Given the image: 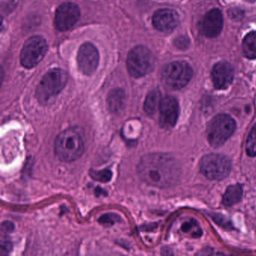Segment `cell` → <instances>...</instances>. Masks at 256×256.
<instances>
[{"mask_svg": "<svg viewBox=\"0 0 256 256\" xmlns=\"http://www.w3.org/2000/svg\"><path fill=\"white\" fill-rule=\"evenodd\" d=\"M47 42L41 36H32L25 42L20 53V62L26 68H34L38 65L46 55Z\"/></svg>", "mask_w": 256, "mask_h": 256, "instance_id": "ba28073f", "label": "cell"}, {"mask_svg": "<svg viewBox=\"0 0 256 256\" xmlns=\"http://www.w3.org/2000/svg\"><path fill=\"white\" fill-rule=\"evenodd\" d=\"M84 148L83 138L73 128L61 132L55 140V154L62 162L76 161L83 155Z\"/></svg>", "mask_w": 256, "mask_h": 256, "instance_id": "7a4b0ae2", "label": "cell"}, {"mask_svg": "<svg viewBox=\"0 0 256 256\" xmlns=\"http://www.w3.org/2000/svg\"><path fill=\"white\" fill-rule=\"evenodd\" d=\"M138 174L149 185L166 188L176 184L180 170L176 161L170 156L151 154L140 158L138 164Z\"/></svg>", "mask_w": 256, "mask_h": 256, "instance_id": "6da1fadb", "label": "cell"}, {"mask_svg": "<svg viewBox=\"0 0 256 256\" xmlns=\"http://www.w3.org/2000/svg\"><path fill=\"white\" fill-rule=\"evenodd\" d=\"M120 221V217L115 214H107L100 218V222L104 224H113Z\"/></svg>", "mask_w": 256, "mask_h": 256, "instance_id": "7402d4cb", "label": "cell"}, {"mask_svg": "<svg viewBox=\"0 0 256 256\" xmlns=\"http://www.w3.org/2000/svg\"><path fill=\"white\" fill-rule=\"evenodd\" d=\"M160 92L157 90L151 91L146 96V100L144 102V108L145 112L149 115H152L156 112L160 107Z\"/></svg>", "mask_w": 256, "mask_h": 256, "instance_id": "e0dca14e", "label": "cell"}, {"mask_svg": "<svg viewBox=\"0 0 256 256\" xmlns=\"http://www.w3.org/2000/svg\"><path fill=\"white\" fill-rule=\"evenodd\" d=\"M126 65L128 72L132 76L142 77L150 72L154 68V56L146 48L138 46L128 54Z\"/></svg>", "mask_w": 256, "mask_h": 256, "instance_id": "5b68a950", "label": "cell"}, {"mask_svg": "<svg viewBox=\"0 0 256 256\" xmlns=\"http://www.w3.org/2000/svg\"><path fill=\"white\" fill-rule=\"evenodd\" d=\"M242 52L248 59L256 58V32H251L246 36L242 41Z\"/></svg>", "mask_w": 256, "mask_h": 256, "instance_id": "2e32d148", "label": "cell"}, {"mask_svg": "<svg viewBox=\"0 0 256 256\" xmlns=\"http://www.w3.org/2000/svg\"><path fill=\"white\" fill-rule=\"evenodd\" d=\"M191 66L184 61L168 65L162 72V80L166 86L172 90L182 89L192 77Z\"/></svg>", "mask_w": 256, "mask_h": 256, "instance_id": "8992f818", "label": "cell"}, {"mask_svg": "<svg viewBox=\"0 0 256 256\" xmlns=\"http://www.w3.org/2000/svg\"><path fill=\"white\" fill-rule=\"evenodd\" d=\"M230 168V160L221 154H209L202 157L200 161V172L210 180L224 179L228 176Z\"/></svg>", "mask_w": 256, "mask_h": 256, "instance_id": "52a82bcc", "label": "cell"}, {"mask_svg": "<svg viewBox=\"0 0 256 256\" xmlns=\"http://www.w3.org/2000/svg\"><path fill=\"white\" fill-rule=\"evenodd\" d=\"M223 26V18L221 12L215 8L205 14L202 22V31L208 38H216L220 35Z\"/></svg>", "mask_w": 256, "mask_h": 256, "instance_id": "5bb4252c", "label": "cell"}, {"mask_svg": "<svg viewBox=\"0 0 256 256\" xmlns=\"http://www.w3.org/2000/svg\"><path fill=\"white\" fill-rule=\"evenodd\" d=\"M182 230L194 238H198L202 235V230H200L197 222L194 220H190V222L184 223L182 226Z\"/></svg>", "mask_w": 256, "mask_h": 256, "instance_id": "ffe728a7", "label": "cell"}, {"mask_svg": "<svg viewBox=\"0 0 256 256\" xmlns=\"http://www.w3.org/2000/svg\"><path fill=\"white\" fill-rule=\"evenodd\" d=\"M211 78L216 89H226L232 84L233 82V68L228 62H218L212 68Z\"/></svg>", "mask_w": 256, "mask_h": 256, "instance_id": "4fadbf2b", "label": "cell"}, {"mask_svg": "<svg viewBox=\"0 0 256 256\" xmlns=\"http://www.w3.org/2000/svg\"><path fill=\"white\" fill-rule=\"evenodd\" d=\"M179 16L176 12L169 8L158 10L152 17L154 28L161 32H170L179 24Z\"/></svg>", "mask_w": 256, "mask_h": 256, "instance_id": "7c38bea8", "label": "cell"}, {"mask_svg": "<svg viewBox=\"0 0 256 256\" xmlns=\"http://www.w3.org/2000/svg\"><path fill=\"white\" fill-rule=\"evenodd\" d=\"M175 46L179 48H186L188 46V40L186 37L180 36V38H176L175 41Z\"/></svg>", "mask_w": 256, "mask_h": 256, "instance_id": "603a6c76", "label": "cell"}, {"mask_svg": "<svg viewBox=\"0 0 256 256\" xmlns=\"http://www.w3.org/2000/svg\"><path fill=\"white\" fill-rule=\"evenodd\" d=\"M78 68L85 76H92L96 71L100 61V54L96 48L86 42L82 44L78 52Z\"/></svg>", "mask_w": 256, "mask_h": 256, "instance_id": "9c48e42d", "label": "cell"}, {"mask_svg": "<svg viewBox=\"0 0 256 256\" xmlns=\"http://www.w3.org/2000/svg\"><path fill=\"white\" fill-rule=\"evenodd\" d=\"M160 124L162 128H170L174 126L179 116V104L176 98L166 96L161 100L160 107Z\"/></svg>", "mask_w": 256, "mask_h": 256, "instance_id": "8fae6325", "label": "cell"}, {"mask_svg": "<svg viewBox=\"0 0 256 256\" xmlns=\"http://www.w3.org/2000/svg\"><path fill=\"white\" fill-rule=\"evenodd\" d=\"M236 130V122L232 116L218 114L208 124L206 136L210 144L214 148L222 146Z\"/></svg>", "mask_w": 256, "mask_h": 256, "instance_id": "3957f363", "label": "cell"}, {"mask_svg": "<svg viewBox=\"0 0 256 256\" xmlns=\"http://www.w3.org/2000/svg\"><path fill=\"white\" fill-rule=\"evenodd\" d=\"M246 151L250 156H256V124L252 127L247 138Z\"/></svg>", "mask_w": 256, "mask_h": 256, "instance_id": "d6986e66", "label": "cell"}, {"mask_svg": "<svg viewBox=\"0 0 256 256\" xmlns=\"http://www.w3.org/2000/svg\"><path fill=\"white\" fill-rule=\"evenodd\" d=\"M79 18L80 11L76 4L72 2L62 4L55 14V26L60 31L68 30L77 23Z\"/></svg>", "mask_w": 256, "mask_h": 256, "instance_id": "30bf717a", "label": "cell"}, {"mask_svg": "<svg viewBox=\"0 0 256 256\" xmlns=\"http://www.w3.org/2000/svg\"><path fill=\"white\" fill-rule=\"evenodd\" d=\"M90 175L92 179L101 182H109L112 178V172L108 169L101 170H91Z\"/></svg>", "mask_w": 256, "mask_h": 256, "instance_id": "44dd1931", "label": "cell"}, {"mask_svg": "<svg viewBox=\"0 0 256 256\" xmlns=\"http://www.w3.org/2000/svg\"><path fill=\"white\" fill-rule=\"evenodd\" d=\"M67 82V74L64 70L54 68L44 74L36 90V96L40 102H46L58 95Z\"/></svg>", "mask_w": 256, "mask_h": 256, "instance_id": "277c9868", "label": "cell"}, {"mask_svg": "<svg viewBox=\"0 0 256 256\" xmlns=\"http://www.w3.org/2000/svg\"><path fill=\"white\" fill-rule=\"evenodd\" d=\"M124 92L120 90H115L112 91L109 95L108 102L109 107L112 110H118L122 106L124 102Z\"/></svg>", "mask_w": 256, "mask_h": 256, "instance_id": "ac0fdd59", "label": "cell"}, {"mask_svg": "<svg viewBox=\"0 0 256 256\" xmlns=\"http://www.w3.org/2000/svg\"><path fill=\"white\" fill-rule=\"evenodd\" d=\"M242 187L239 184L230 186L223 196L222 203L224 206H232L238 203L242 198Z\"/></svg>", "mask_w": 256, "mask_h": 256, "instance_id": "9a60e30c", "label": "cell"}]
</instances>
